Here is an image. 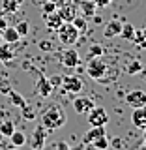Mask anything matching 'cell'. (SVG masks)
<instances>
[{"instance_id":"cell-37","label":"cell","mask_w":146,"mask_h":150,"mask_svg":"<svg viewBox=\"0 0 146 150\" xmlns=\"http://www.w3.org/2000/svg\"><path fill=\"white\" fill-rule=\"evenodd\" d=\"M51 2H54L56 6H60V4H62V0H51Z\"/></svg>"},{"instance_id":"cell-27","label":"cell","mask_w":146,"mask_h":150,"mask_svg":"<svg viewBox=\"0 0 146 150\" xmlns=\"http://www.w3.org/2000/svg\"><path fill=\"white\" fill-rule=\"evenodd\" d=\"M56 4L54 2H51V0H45L43 2V6H41V9H43V13H53V11H56Z\"/></svg>"},{"instance_id":"cell-29","label":"cell","mask_w":146,"mask_h":150,"mask_svg":"<svg viewBox=\"0 0 146 150\" xmlns=\"http://www.w3.org/2000/svg\"><path fill=\"white\" fill-rule=\"evenodd\" d=\"M21 111H23V116H25L26 120H34V116H36V115H34V111L30 109V105H28V103H26L25 107H23Z\"/></svg>"},{"instance_id":"cell-3","label":"cell","mask_w":146,"mask_h":150,"mask_svg":"<svg viewBox=\"0 0 146 150\" xmlns=\"http://www.w3.org/2000/svg\"><path fill=\"white\" fill-rule=\"evenodd\" d=\"M56 36H58V41L66 47H71L79 41V36H81V30L73 25V23H62V26L56 30Z\"/></svg>"},{"instance_id":"cell-35","label":"cell","mask_w":146,"mask_h":150,"mask_svg":"<svg viewBox=\"0 0 146 150\" xmlns=\"http://www.w3.org/2000/svg\"><path fill=\"white\" fill-rule=\"evenodd\" d=\"M9 90H11V86L8 84V81H4L2 84H0V92H2V94H8Z\"/></svg>"},{"instance_id":"cell-21","label":"cell","mask_w":146,"mask_h":150,"mask_svg":"<svg viewBox=\"0 0 146 150\" xmlns=\"http://www.w3.org/2000/svg\"><path fill=\"white\" fill-rule=\"evenodd\" d=\"M15 131V124H13L11 120H2L0 122V135L2 137H8L9 139V135Z\"/></svg>"},{"instance_id":"cell-22","label":"cell","mask_w":146,"mask_h":150,"mask_svg":"<svg viewBox=\"0 0 146 150\" xmlns=\"http://www.w3.org/2000/svg\"><path fill=\"white\" fill-rule=\"evenodd\" d=\"M8 98H9V100H11V103H13V105H15V107H19V109H23V107L26 105L25 98H23L21 94H17L15 90H9V92H8Z\"/></svg>"},{"instance_id":"cell-20","label":"cell","mask_w":146,"mask_h":150,"mask_svg":"<svg viewBox=\"0 0 146 150\" xmlns=\"http://www.w3.org/2000/svg\"><path fill=\"white\" fill-rule=\"evenodd\" d=\"M9 141H11V144H13L15 148H21L23 144L26 143V135L23 133V131H17V129H15L11 135H9Z\"/></svg>"},{"instance_id":"cell-6","label":"cell","mask_w":146,"mask_h":150,"mask_svg":"<svg viewBox=\"0 0 146 150\" xmlns=\"http://www.w3.org/2000/svg\"><path fill=\"white\" fill-rule=\"evenodd\" d=\"M60 86L66 94H81L84 84H83V79L77 77V75H64Z\"/></svg>"},{"instance_id":"cell-24","label":"cell","mask_w":146,"mask_h":150,"mask_svg":"<svg viewBox=\"0 0 146 150\" xmlns=\"http://www.w3.org/2000/svg\"><path fill=\"white\" fill-rule=\"evenodd\" d=\"M15 30L19 32V36H26L28 34V30H30V25H28V21H19L17 25H15Z\"/></svg>"},{"instance_id":"cell-38","label":"cell","mask_w":146,"mask_h":150,"mask_svg":"<svg viewBox=\"0 0 146 150\" xmlns=\"http://www.w3.org/2000/svg\"><path fill=\"white\" fill-rule=\"evenodd\" d=\"M144 131V135H142V137H144V150H146V129H142Z\"/></svg>"},{"instance_id":"cell-32","label":"cell","mask_w":146,"mask_h":150,"mask_svg":"<svg viewBox=\"0 0 146 150\" xmlns=\"http://www.w3.org/2000/svg\"><path fill=\"white\" fill-rule=\"evenodd\" d=\"M39 49L41 51H53V43L49 40H41L39 41Z\"/></svg>"},{"instance_id":"cell-33","label":"cell","mask_w":146,"mask_h":150,"mask_svg":"<svg viewBox=\"0 0 146 150\" xmlns=\"http://www.w3.org/2000/svg\"><path fill=\"white\" fill-rule=\"evenodd\" d=\"M54 150H71L69 148V144L66 143V141H58V143H56V148Z\"/></svg>"},{"instance_id":"cell-15","label":"cell","mask_w":146,"mask_h":150,"mask_svg":"<svg viewBox=\"0 0 146 150\" xmlns=\"http://www.w3.org/2000/svg\"><path fill=\"white\" fill-rule=\"evenodd\" d=\"M120 32H122V23L114 19V21H109L105 25L103 36H105V38H114V36H120Z\"/></svg>"},{"instance_id":"cell-26","label":"cell","mask_w":146,"mask_h":150,"mask_svg":"<svg viewBox=\"0 0 146 150\" xmlns=\"http://www.w3.org/2000/svg\"><path fill=\"white\" fill-rule=\"evenodd\" d=\"M103 53H105V49H103L99 43L90 45V51H88V54H90V56H103Z\"/></svg>"},{"instance_id":"cell-17","label":"cell","mask_w":146,"mask_h":150,"mask_svg":"<svg viewBox=\"0 0 146 150\" xmlns=\"http://www.w3.org/2000/svg\"><path fill=\"white\" fill-rule=\"evenodd\" d=\"M2 40H4V43H17L21 40V36L15 30V26H6L2 30Z\"/></svg>"},{"instance_id":"cell-4","label":"cell","mask_w":146,"mask_h":150,"mask_svg":"<svg viewBox=\"0 0 146 150\" xmlns=\"http://www.w3.org/2000/svg\"><path fill=\"white\" fill-rule=\"evenodd\" d=\"M107 69L109 68H107V64L101 60V56H90V60H88V64H86V71L92 79L101 81V79L105 77Z\"/></svg>"},{"instance_id":"cell-1","label":"cell","mask_w":146,"mask_h":150,"mask_svg":"<svg viewBox=\"0 0 146 150\" xmlns=\"http://www.w3.org/2000/svg\"><path fill=\"white\" fill-rule=\"evenodd\" d=\"M66 112L60 105H49L47 109L41 112V118H39V126H43L47 131H54L60 129L66 124Z\"/></svg>"},{"instance_id":"cell-40","label":"cell","mask_w":146,"mask_h":150,"mask_svg":"<svg viewBox=\"0 0 146 150\" xmlns=\"http://www.w3.org/2000/svg\"><path fill=\"white\" fill-rule=\"evenodd\" d=\"M142 36H144V40H146V28H142Z\"/></svg>"},{"instance_id":"cell-19","label":"cell","mask_w":146,"mask_h":150,"mask_svg":"<svg viewBox=\"0 0 146 150\" xmlns=\"http://www.w3.org/2000/svg\"><path fill=\"white\" fill-rule=\"evenodd\" d=\"M96 9H97V6L94 4V0H81V11L84 13L83 17H92V15H96Z\"/></svg>"},{"instance_id":"cell-13","label":"cell","mask_w":146,"mask_h":150,"mask_svg":"<svg viewBox=\"0 0 146 150\" xmlns=\"http://www.w3.org/2000/svg\"><path fill=\"white\" fill-rule=\"evenodd\" d=\"M43 21H45V26L49 30H58L62 26V17H60L58 11H53V13H43Z\"/></svg>"},{"instance_id":"cell-31","label":"cell","mask_w":146,"mask_h":150,"mask_svg":"<svg viewBox=\"0 0 146 150\" xmlns=\"http://www.w3.org/2000/svg\"><path fill=\"white\" fill-rule=\"evenodd\" d=\"M47 79H49V83H51L53 88L60 86V83H62V77H58V75H53V77H47Z\"/></svg>"},{"instance_id":"cell-9","label":"cell","mask_w":146,"mask_h":150,"mask_svg":"<svg viewBox=\"0 0 146 150\" xmlns=\"http://www.w3.org/2000/svg\"><path fill=\"white\" fill-rule=\"evenodd\" d=\"M56 11L60 13L64 23H71L75 17L79 15V8L73 6V4H60V8H56Z\"/></svg>"},{"instance_id":"cell-14","label":"cell","mask_w":146,"mask_h":150,"mask_svg":"<svg viewBox=\"0 0 146 150\" xmlns=\"http://www.w3.org/2000/svg\"><path fill=\"white\" fill-rule=\"evenodd\" d=\"M53 90H54V88L51 86L49 79L41 75V77L37 79V83H36V94H37V96H41V98H47V96H51V92H53Z\"/></svg>"},{"instance_id":"cell-36","label":"cell","mask_w":146,"mask_h":150,"mask_svg":"<svg viewBox=\"0 0 146 150\" xmlns=\"http://www.w3.org/2000/svg\"><path fill=\"white\" fill-rule=\"evenodd\" d=\"M92 19H94V23H96V25H99V23H101V17L99 15H92Z\"/></svg>"},{"instance_id":"cell-34","label":"cell","mask_w":146,"mask_h":150,"mask_svg":"<svg viewBox=\"0 0 146 150\" xmlns=\"http://www.w3.org/2000/svg\"><path fill=\"white\" fill-rule=\"evenodd\" d=\"M111 2H112V0H94V4H96L97 8H107Z\"/></svg>"},{"instance_id":"cell-11","label":"cell","mask_w":146,"mask_h":150,"mask_svg":"<svg viewBox=\"0 0 146 150\" xmlns=\"http://www.w3.org/2000/svg\"><path fill=\"white\" fill-rule=\"evenodd\" d=\"M73 109L75 112H79V115H88V111L94 107V101L90 100V98H84V96H77L73 100Z\"/></svg>"},{"instance_id":"cell-30","label":"cell","mask_w":146,"mask_h":150,"mask_svg":"<svg viewBox=\"0 0 146 150\" xmlns=\"http://www.w3.org/2000/svg\"><path fill=\"white\" fill-rule=\"evenodd\" d=\"M142 69V64L139 62V60H133V64H129V68H128V73H137V71H140Z\"/></svg>"},{"instance_id":"cell-39","label":"cell","mask_w":146,"mask_h":150,"mask_svg":"<svg viewBox=\"0 0 146 150\" xmlns=\"http://www.w3.org/2000/svg\"><path fill=\"white\" fill-rule=\"evenodd\" d=\"M4 43V40H2V30H0V45Z\"/></svg>"},{"instance_id":"cell-18","label":"cell","mask_w":146,"mask_h":150,"mask_svg":"<svg viewBox=\"0 0 146 150\" xmlns=\"http://www.w3.org/2000/svg\"><path fill=\"white\" fill-rule=\"evenodd\" d=\"M23 0H2V15H9V13H15L21 8Z\"/></svg>"},{"instance_id":"cell-12","label":"cell","mask_w":146,"mask_h":150,"mask_svg":"<svg viewBox=\"0 0 146 150\" xmlns=\"http://www.w3.org/2000/svg\"><path fill=\"white\" fill-rule=\"evenodd\" d=\"M131 122H133L135 128L146 129V105L133 109V112H131Z\"/></svg>"},{"instance_id":"cell-7","label":"cell","mask_w":146,"mask_h":150,"mask_svg":"<svg viewBox=\"0 0 146 150\" xmlns=\"http://www.w3.org/2000/svg\"><path fill=\"white\" fill-rule=\"evenodd\" d=\"M47 135H49V131H47L43 126H37V128L34 129V133H32V137L28 139L30 148L32 150H43L45 143H47Z\"/></svg>"},{"instance_id":"cell-5","label":"cell","mask_w":146,"mask_h":150,"mask_svg":"<svg viewBox=\"0 0 146 150\" xmlns=\"http://www.w3.org/2000/svg\"><path fill=\"white\" fill-rule=\"evenodd\" d=\"M86 118H88V122H90L92 128H99V126H107V122H109V115H107V111L103 109V107L94 105L92 109L88 111Z\"/></svg>"},{"instance_id":"cell-25","label":"cell","mask_w":146,"mask_h":150,"mask_svg":"<svg viewBox=\"0 0 146 150\" xmlns=\"http://www.w3.org/2000/svg\"><path fill=\"white\" fill-rule=\"evenodd\" d=\"M131 41H135L139 47H146V40H144V36H142V30H135V34H133V38H131Z\"/></svg>"},{"instance_id":"cell-8","label":"cell","mask_w":146,"mask_h":150,"mask_svg":"<svg viewBox=\"0 0 146 150\" xmlns=\"http://www.w3.org/2000/svg\"><path fill=\"white\" fill-rule=\"evenodd\" d=\"M126 103L131 107V109H137V107H144L146 105V92L144 90H129L126 94Z\"/></svg>"},{"instance_id":"cell-28","label":"cell","mask_w":146,"mask_h":150,"mask_svg":"<svg viewBox=\"0 0 146 150\" xmlns=\"http://www.w3.org/2000/svg\"><path fill=\"white\" fill-rule=\"evenodd\" d=\"M71 23H73V25L79 28V30H84V26H86V19H84L83 15H77V17H75L73 21H71Z\"/></svg>"},{"instance_id":"cell-10","label":"cell","mask_w":146,"mask_h":150,"mask_svg":"<svg viewBox=\"0 0 146 150\" xmlns=\"http://www.w3.org/2000/svg\"><path fill=\"white\" fill-rule=\"evenodd\" d=\"M62 64L66 68H77V66L81 64V56H79V53L75 49L68 47V49L62 53Z\"/></svg>"},{"instance_id":"cell-2","label":"cell","mask_w":146,"mask_h":150,"mask_svg":"<svg viewBox=\"0 0 146 150\" xmlns=\"http://www.w3.org/2000/svg\"><path fill=\"white\" fill-rule=\"evenodd\" d=\"M83 146L86 150H107L109 148V139H107L105 126L88 129L83 137Z\"/></svg>"},{"instance_id":"cell-23","label":"cell","mask_w":146,"mask_h":150,"mask_svg":"<svg viewBox=\"0 0 146 150\" xmlns=\"http://www.w3.org/2000/svg\"><path fill=\"white\" fill-rule=\"evenodd\" d=\"M135 34V26L133 25H122V32H120V36L124 38V40H131Z\"/></svg>"},{"instance_id":"cell-16","label":"cell","mask_w":146,"mask_h":150,"mask_svg":"<svg viewBox=\"0 0 146 150\" xmlns=\"http://www.w3.org/2000/svg\"><path fill=\"white\" fill-rule=\"evenodd\" d=\"M13 58H15V51H13L11 43H2L0 45V62L8 64V62H11Z\"/></svg>"}]
</instances>
